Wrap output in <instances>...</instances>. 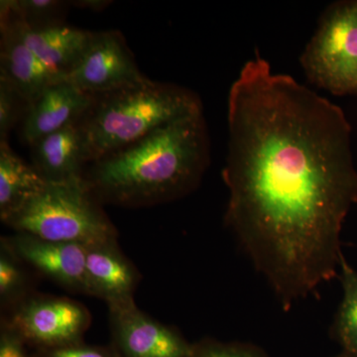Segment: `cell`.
Instances as JSON below:
<instances>
[{
  "label": "cell",
  "mask_w": 357,
  "mask_h": 357,
  "mask_svg": "<svg viewBox=\"0 0 357 357\" xmlns=\"http://www.w3.org/2000/svg\"><path fill=\"white\" fill-rule=\"evenodd\" d=\"M33 357H121L112 344L91 345L84 342L53 349H36Z\"/></svg>",
  "instance_id": "21"
},
{
  "label": "cell",
  "mask_w": 357,
  "mask_h": 357,
  "mask_svg": "<svg viewBox=\"0 0 357 357\" xmlns=\"http://www.w3.org/2000/svg\"><path fill=\"white\" fill-rule=\"evenodd\" d=\"M340 270L344 297L338 310L335 332L344 351L357 354V271L344 256Z\"/></svg>",
  "instance_id": "16"
},
{
  "label": "cell",
  "mask_w": 357,
  "mask_h": 357,
  "mask_svg": "<svg viewBox=\"0 0 357 357\" xmlns=\"http://www.w3.org/2000/svg\"><path fill=\"white\" fill-rule=\"evenodd\" d=\"M95 96L89 95L67 79L52 84L30 103L22 121V139L35 141L81 121L91 109Z\"/></svg>",
  "instance_id": "11"
},
{
  "label": "cell",
  "mask_w": 357,
  "mask_h": 357,
  "mask_svg": "<svg viewBox=\"0 0 357 357\" xmlns=\"http://www.w3.org/2000/svg\"><path fill=\"white\" fill-rule=\"evenodd\" d=\"M86 277L89 295L107 304L133 298L140 281L139 272L121 252L117 241L86 248Z\"/></svg>",
  "instance_id": "12"
},
{
  "label": "cell",
  "mask_w": 357,
  "mask_h": 357,
  "mask_svg": "<svg viewBox=\"0 0 357 357\" xmlns=\"http://www.w3.org/2000/svg\"><path fill=\"white\" fill-rule=\"evenodd\" d=\"M17 23L21 37L35 55L52 69L67 76L83 56L93 32L66 24L43 28L26 26L1 0Z\"/></svg>",
  "instance_id": "14"
},
{
  "label": "cell",
  "mask_w": 357,
  "mask_h": 357,
  "mask_svg": "<svg viewBox=\"0 0 357 357\" xmlns=\"http://www.w3.org/2000/svg\"><path fill=\"white\" fill-rule=\"evenodd\" d=\"M24 340L2 324L0 333V357H31L26 352Z\"/></svg>",
  "instance_id": "22"
},
{
  "label": "cell",
  "mask_w": 357,
  "mask_h": 357,
  "mask_svg": "<svg viewBox=\"0 0 357 357\" xmlns=\"http://www.w3.org/2000/svg\"><path fill=\"white\" fill-rule=\"evenodd\" d=\"M32 166L48 183H68L84 178L88 164L79 121L40 139L32 145Z\"/></svg>",
  "instance_id": "13"
},
{
  "label": "cell",
  "mask_w": 357,
  "mask_h": 357,
  "mask_svg": "<svg viewBox=\"0 0 357 357\" xmlns=\"http://www.w3.org/2000/svg\"><path fill=\"white\" fill-rule=\"evenodd\" d=\"M203 112L197 93L147 79L95 96L79 121L88 163L132 144L167 124Z\"/></svg>",
  "instance_id": "3"
},
{
  "label": "cell",
  "mask_w": 357,
  "mask_h": 357,
  "mask_svg": "<svg viewBox=\"0 0 357 357\" xmlns=\"http://www.w3.org/2000/svg\"><path fill=\"white\" fill-rule=\"evenodd\" d=\"M225 222L290 309L338 274L357 203L351 126L340 107L258 52L229 89Z\"/></svg>",
  "instance_id": "1"
},
{
  "label": "cell",
  "mask_w": 357,
  "mask_h": 357,
  "mask_svg": "<svg viewBox=\"0 0 357 357\" xmlns=\"http://www.w3.org/2000/svg\"><path fill=\"white\" fill-rule=\"evenodd\" d=\"M31 357H33V356H31Z\"/></svg>",
  "instance_id": "25"
},
{
  "label": "cell",
  "mask_w": 357,
  "mask_h": 357,
  "mask_svg": "<svg viewBox=\"0 0 357 357\" xmlns=\"http://www.w3.org/2000/svg\"><path fill=\"white\" fill-rule=\"evenodd\" d=\"M48 182L9 146L0 142V218L2 222L20 210Z\"/></svg>",
  "instance_id": "15"
},
{
  "label": "cell",
  "mask_w": 357,
  "mask_h": 357,
  "mask_svg": "<svg viewBox=\"0 0 357 357\" xmlns=\"http://www.w3.org/2000/svg\"><path fill=\"white\" fill-rule=\"evenodd\" d=\"M91 323L81 303L57 296L29 295L11 307L4 325L36 349H53L84 342Z\"/></svg>",
  "instance_id": "6"
},
{
  "label": "cell",
  "mask_w": 357,
  "mask_h": 357,
  "mask_svg": "<svg viewBox=\"0 0 357 357\" xmlns=\"http://www.w3.org/2000/svg\"><path fill=\"white\" fill-rule=\"evenodd\" d=\"M15 232L91 246L117 241V231L84 178L48 183L3 222Z\"/></svg>",
  "instance_id": "4"
},
{
  "label": "cell",
  "mask_w": 357,
  "mask_h": 357,
  "mask_svg": "<svg viewBox=\"0 0 357 357\" xmlns=\"http://www.w3.org/2000/svg\"><path fill=\"white\" fill-rule=\"evenodd\" d=\"M3 238L27 266L73 292L89 295L86 246L46 241L24 232Z\"/></svg>",
  "instance_id": "9"
},
{
  "label": "cell",
  "mask_w": 357,
  "mask_h": 357,
  "mask_svg": "<svg viewBox=\"0 0 357 357\" xmlns=\"http://www.w3.org/2000/svg\"><path fill=\"white\" fill-rule=\"evenodd\" d=\"M300 64L317 88L337 96L357 95V0L326 7Z\"/></svg>",
  "instance_id": "5"
},
{
  "label": "cell",
  "mask_w": 357,
  "mask_h": 357,
  "mask_svg": "<svg viewBox=\"0 0 357 357\" xmlns=\"http://www.w3.org/2000/svg\"><path fill=\"white\" fill-rule=\"evenodd\" d=\"M208 164L210 139L201 112L91 162L84 178L100 204L146 206L194 191Z\"/></svg>",
  "instance_id": "2"
},
{
  "label": "cell",
  "mask_w": 357,
  "mask_h": 357,
  "mask_svg": "<svg viewBox=\"0 0 357 357\" xmlns=\"http://www.w3.org/2000/svg\"><path fill=\"white\" fill-rule=\"evenodd\" d=\"M0 76L6 77L30 103L52 84L66 79L40 60L21 37L13 14L0 2Z\"/></svg>",
  "instance_id": "10"
},
{
  "label": "cell",
  "mask_w": 357,
  "mask_h": 357,
  "mask_svg": "<svg viewBox=\"0 0 357 357\" xmlns=\"http://www.w3.org/2000/svg\"><path fill=\"white\" fill-rule=\"evenodd\" d=\"M112 345L121 357H191L177 330L141 311L133 298L107 304Z\"/></svg>",
  "instance_id": "7"
},
{
  "label": "cell",
  "mask_w": 357,
  "mask_h": 357,
  "mask_svg": "<svg viewBox=\"0 0 357 357\" xmlns=\"http://www.w3.org/2000/svg\"><path fill=\"white\" fill-rule=\"evenodd\" d=\"M191 357H268L262 349L249 342H222L204 338L192 344Z\"/></svg>",
  "instance_id": "20"
},
{
  "label": "cell",
  "mask_w": 357,
  "mask_h": 357,
  "mask_svg": "<svg viewBox=\"0 0 357 357\" xmlns=\"http://www.w3.org/2000/svg\"><path fill=\"white\" fill-rule=\"evenodd\" d=\"M25 263L1 237L0 243V301L2 307H13L31 295Z\"/></svg>",
  "instance_id": "17"
},
{
  "label": "cell",
  "mask_w": 357,
  "mask_h": 357,
  "mask_svg": "<svg viewBox=\"0 0 357 357\" xmlns=\"http://www.w3.org/2000/svg\"><path fill=\"white\" fill-rule=\"evenodd\" d=\"M337 357H357V354H351V352L342 351Z\"/></svg>",
  "instance_id": "24"
},
{
  "label": "cell",
  "mask_w": 357,
  "mask_h": 357,
  "mask_svg": "<svg viewBox=\"0 0 357 357\" xmlns=\"http://www.w3.org/2000/svg\"><path fill=\"white\" fill-rule=\"evenodd\" d=\"M147 77L140 72L121 34L93 32L83 56L66 79L91 96L140 83Z\"/></svg>",
  "instance_id": "8"
},
{
  "label": "cell",
  "mask_w": 357,
  "mask_h": 357,
  "mask_svg": "<svg viewBox=\"0 0 357 357\" xmlns=\"http://www.w3.org/2000/svg\"><path fill=\"white\" fill-rule=\"evenodd\" d=\"M73 6L79 7V8L88 9L91 11H100L107 8L112 1L107 0H79V1H73Z\"/></svg>",
  "instance_id": "23"
},
{
  "label": "cell",
  "mask_w": 357,
  "mask_h": 357,
  "mask_svg": "<svg viewBox=\"0 0 357 357\" xmlns=\"http://www.w3.org/2000/svg\"><path fill=\"white\" fill-rule=\"evenodd\" d=\"M7 6L26 26L43 28L64 24L69 3L59 0H6Z\"/></svg>",
  "instance_id": "18"
},
{
  "label": "cell",
  "mask_w": 357,
  "mask_h": 357,
  "mask_svg": "<svg viewBox=\"0 0 357 357\" xmlns=\"http://www.w3.org/2000/svg\"><path fill=\"white\" fill-rule=\"evenodd\" d=\"M29 102L6 77L0 76V142L8 141L10 131L24 119Z\"/></svg>",
  "instance_id": "19"
}]
</instances>
